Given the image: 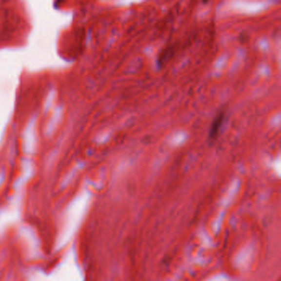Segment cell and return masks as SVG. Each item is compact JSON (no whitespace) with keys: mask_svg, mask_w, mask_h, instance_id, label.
I'll list each match as a JSON object with an SVG mask.
<instances>
[{"mask_svg":"<svg viewBox=\"0 0 281 281\" xmlns=\"http://www.w3.org/2000/svg\"><path fill=\"white\" fill-rule=\"evenodd\" d=\"M225 120V112L221 111L219 112L210 125L209 131V138L211 140H215L217 139L219 134L221 132V128L223 126V122Z\"/></svg>","mask_w":281,"mask_h":281,"instance_id":"obj_1","label":"cell"}]
</instances>
